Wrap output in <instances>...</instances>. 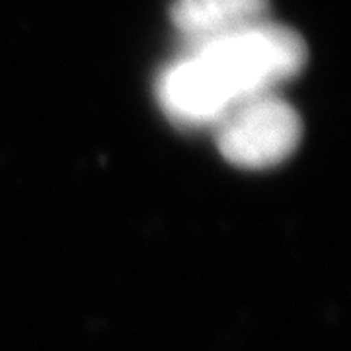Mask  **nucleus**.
<instances>
[{"mask_svg":"<svg viewBox=\"0 0 351 351\" xmlns=\"http://www.w3.org/2000/svg\"><path fill=\"white\" fill-rule=\"evenodd\" d=\"M189 47L226 112L246 98L274 92L306 63V43L299 32L269 20Z\"/></svg>","mask_w":351,"mask_h":351,"instance_id":"nucleus-1","label":"nucleus"},{"mask_svg":"<svg viewBox=\"0 0 351 351\" xmlns=\"http://www.w3.org/2000/svg\"><path fill=\"white\" fill-rule=\"evenodd\" d=\"M215 127L221 154L230 164L248 170H263L287 160L302 137L299 113L274 92L239 101Z\"/></svg>","mask_w":351,"mask_h":351,"instance_id":"nucleus-2","label":"nucleus"},{"mask_svg":"<svg viewBox=\"0 0 351 351\" xmlns=\"http://www.w3.org/2000/svg\"><path fill=\"white\" fill-rule=\"evenodd\" d=\"M269 0H174L170 18L189 45L225 38L267 20Z\"/></svg>","mask_w":351,"mask_h":351,"instance_id":"nucleus-3","label":"nucleus"}]
</instances>
